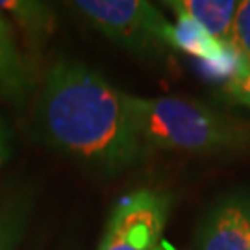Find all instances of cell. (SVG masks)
Listing matches in <instances>:
<instances>
[{
    "mask_svg": "<svg viewBox=\"0 0 250 250\" xmlns=\"http://www.w3.org/2000/svg\"><path fill=\"white\" fill-rule=\"evenodd\" d=\"M37 115L48 143L93 169L119 172L143 156L125 93L80 62L50 67Z\"/></svg>",
    "mask_w": 250,
    "mask_h": 250,
    "instance_id": "1",
    "label": "cell"
},
{
    "mask_svg": "<svg viewBox=\"0 0 250 250\" xmlns=\"http://www.w3.org/2000/svg\"><path fill=\"white\" fill-rule=\"evenodd\" d=\"M125 102L145 145L188 154H217L250 146V125L200 100L145 99L125 93Z\"/></svg>",
    "mask_w": 250,
    "mask_h": 250,
    "instance_id": "2",
    "label": "cell"
},
{
    "mask_svg": "<svg viewBox=\"0 0 250 250\" xmlns=\"http://www.w3.org/2000/svg\"><path fill=\"white\" fill-rule=\"evenodd\" d=\"M99 32L126 50L160 58L172 50V22L145 0H80L72 2Z\"/></svg>",
    "mask_w": 250,
    "mask_h": 250,
    "instance_id": "3",
    "label": "cell"
},
{
    "mask_svg": "<svg viewBox=\"0 0 250 250\" xmlns=\"http://www.w3.org/2000/svg\"><path fill=\"white\" fill-rule=\"evenodd\" d=\"M170 211V195L137 189L119 198L106 224L99 250H154Z\"/></svg>",
    "mask_w": 250,
    "mask_h": 250,
    "instance_id": "4",
    "label": "cell"
},
{
    "mask_svg": "<svg viewBox=\"0 0 250 250\" xmlns=\"http://www.w3.org/2000/svg\"><path fill=\"white\" fill-rule=\"evenodd\" d=\"M193 250H250V193H232L213 204L198 224Z\"/></svg>",
    "mask_w": 250,
    "mask_h": 250,
    "instance_id": "5",
    "label": "cell"
},
{
    "mask_svg": "<svg viewBox=\"0 0 250 250\" xmlns=\"http://www.w3.org/2000/svg\"><path fill=\"white\" fill-rule=\"evenodd\" d=\"M176 15L197 21L215 39L232 45L233 21L239 2L233 0H176L167 4Z\"/></svg>",
    "mask_w": 250,
    "mask_h": 250,
    "instance_id": "6",
    "label": "cell"
},
{
    "mask_svg": "<svg viewBox=\"0 0 250 250\" xmlns=\"http://www.w3.org/2000/svg\"><path fill=\"white\" fill-rule=\"evenodd\" d=\"M170 45L176 50L195 56L200 62H213L221 58L226 48V43L215 39L204 26L186 15H176V22L170 30Z\"/></svg>",
    "mask_w": 250,
    "mask_h": 250,
    "instance_id": "7",
    "label": "cell"
},
{
    "mask_svg": "<svg viewBox=\"0 0 250 250\" xmlns=\"http://www.w3.org/2000/svg\"><path fill=\"white\" fill-rule=\"evenodd\" d=\"M26 72L13 43L9 21L0 11V91L8 99L21 102L26 93Z\"/></svg>",
    "mask_w": 250,
    "mask_h": 250,
    "instance_id": "8",
    "label": "cell"
},
{
    "mask_svg": "<svg viewBox=\"0 0 250 250\" xmlns=\"http://www.w3.org/2000/svg\"><path fill=\"white\" fill-rule=\"evenodd\" d=\"M0 11L9 13L24 30L30 45L36 46L39 41L50 34L54 26V17L50 6L43 2H28V0H0Z\"/></svg>",
    "mask_w": 250,
    "mask_h": 250,
    "instance_id": "9",
    "label": "cell"
},
{
    "mask_svg": "<svg viewBox=\"0 0 250 250\" xmlns=\"http://www.w3.org/2000/svg\"><path fill=\"white\" fill-rule=\"evenodd\" d=\"M26 198L13 197L0 204V250H15L28 223Z\"/></svg>",
    "mask_w": 250,
    "mask_h": 250,
    "instance_id": "10",
    "label": "cell"
},
{
    "mask_svg": "<svg viewBox=\"0 0 250 250\" xmlns=\"http://www.w3.org/2000/svg\"><path fill=\"white\" fill-rule=\"evenodd\" d=\"M232 45L245 56L250 63V0L239 2V8L233 21Z\"/></svg>",
    "mask_w": 250,
    "mask_h": 250,
    "instance_id": "11",
    "label": "cell"
},
{
    "mask_svg": "<svg viewBox=\"0 0 250 250\" xmlns=\"http://www.w3.org/2000/svg\"><path fill=\"white\" fill-rule=\"evenodd\" d=\"M224 95L228 100L250 109V63L224 83Z\"/></svg>",
    "mask_w": 250,
    "mask_h": 250,
    "instance_id": "12",
    "label": "cell"
},
{
    "mask_svg": "<svg viewBox=\"0 0 250 250\" xmlns=\"http://www.w3.org/2000/svg\"><path fill=\"white\" fill-rule=\"evenodd\" d=\"M6 160V135H4V128L0 123V165Z\"/></svg>",
    "mask_w": 250,
    "mask_h": 250,
    "instance_id": "13",
    "label": "cell"
},
{
    "mask_svg": "<svg viewBox=\"0 0 250 250\" xmlns=\"http://www.w3.org/2000/svg\"><path fill=\"white\" fill-rule=\"evenodd\" d=\"M154 250H174V249H172V245H170V243L160 241V245H158V247H156Z\"/></svg>",
    "mask_w": 250,
    "mask_h": 250,
    "instance_id": "14",
    "label": "cell"
}]
</instances>
